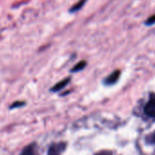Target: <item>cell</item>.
I'll return each instance as SVG.
<instances>
[{"label":"cell","instance_id":"obj_1","mask_svg":"<svg viewBox=\"0 0 155 155\" xmlns=\"http://www.w3.org/2000/svg\"><path fill=\"white\" fill-rule=\"evenodd\" d=\"M144 113L148 117L155 120V94L151 95L149 101L145 104Z\"/></svg>","mask_w":155,"mask_h":155},{"label":"cell","instance_id":"obj_2","mask_svg":"<svg viewBox=\"0 0 155 155\" xmlns=\"http://www.w3.org/2000/svg\"><path fill=\"white\" fill-rule=\"evenodd\" d=\"M66 144L64 143H53L49 146L48 155H61L62 152L65 150Z\"/></svg>","mask_w":155,"mask_h":155},{"label":"cell","instance_id":"obj_3","mask_svg":"<svg viewBox=\"0 0 155 155\" xmlns=\"http://www.w3.org/2000/svg\"><path fill=\"white\" fill-rule=\"evenodd\" d=\"M20 155H38V149L37 145L35 143H32L26 146L23 151L21 152Z\"/></svg>","mask_w":155,"mask_h":155},{"label":"cell","instance_id":"obj_4","mask_svg":"<svg viewBox=\"0 0 155 155\" xmlns=\"http://www.w3.org/2000/svg\"><path fill=\"white\" fill-rule=\"evenodd\" d=\"M121 76V71L120 70H115L113 73H111L109 76H107L104 80V84L107 85L114 84L120 78Z\"/></svg>","mask_w":155,"mask_h":155},{"label":"cell","instance_id":"obj_5","mask_svg":"<svg viewBox=\"0 0 155 155\" xmlns=\"http://www.w3.org/2000/svg\"><path fill=\"white\" fill-rule=\"evenodd\" d=\"M70 81V78L69 77V78H66V79H64V80H62V81H60V82H58L57 84H55L52 88H51V91H53V92H58V91H59V90H61V89H63L68 84H69V82Z\"/></svg>","mask_w":155,"mask_h":155},{"label":"cell","instance_id":"obj_6","mask_svg":"<svg viewBox=\"0 0 155 155\" xmlns=\"http://www.w3.org/2000/svg\"><path fill=\"white\" fill-rule=\"evenodd\" d=\"M87 1L88 0H79V2H77L75 5H73L72 6H71V8L69 9V13H76V12H78V11H79L83 6H84V5L87 3Z\"/></svg>","mask_w":155,"mask_h":155},{"label":"cell","instance_id":"obj_7","mask_svg":"<svg viewBox=\"0 0 155 155\" xmlns=\"http://www.w3.org/2000/svg\"><path fill=\"white\" fill-rule=\"evenodd\" d=\"M87 65V62L86 61H80L72 69H71V72L72 73H77V72H79L81 70H83Z\"/></svg>","mask_w":155,"mask_h":155},{"label":"cell","instance_id":"obj_8","mask_svg":"<svg viewBox=\"0 0 155 155\" xmlns=\"http://www.w3.org/2000/svg\"><path fill=\"white\" fill-rule=\"evenodd\" d=\"M144 25H155V14L146 19V21L144 22Z\"/></svg>","mask_w":155,"mask_h":155},{"label":"cell","instance_id":"obj_9","mask_svg":"<svg viewBox=\"0 0 155 155\" xmlns=\"http://www.w3.org/2000/svg\"><path fill=\"white\" fill-rule=\"evenodd\" d=\"M23 105H25V103H23V102H16V103L12 104V105L10 106V109H14L16 107H19V106H23Z\"/></svg>","mask_w":155,"mask_h":155},{"label":"cell","instance_id":"obj_10","mask_svg":"<svg viewBox=\"0 0 155 155\" xmlns=\"http://www.w3.org/2000/svg\"><path fill=\"white\" fill-rule=\"evenodd\" d=\"M148 142L151 143H154L155 144V131L148 137Z\"/></svg>","mask_w":155,"mask_h":155},{"label":"cell","instance_id":"obj_11","mask_svg":"<svg viewBox=\"0 0 155 155\" xmlns=\"http://www.w3.org/2000/svg\"><path fill=\"white\" fill-rule=\"evenodd\" d=\"M96 155H112V153L111 152H108V151H103V152H100V153H97Z\"/></svg>","mask_w":155,"mask_h":155}]
</instances>
